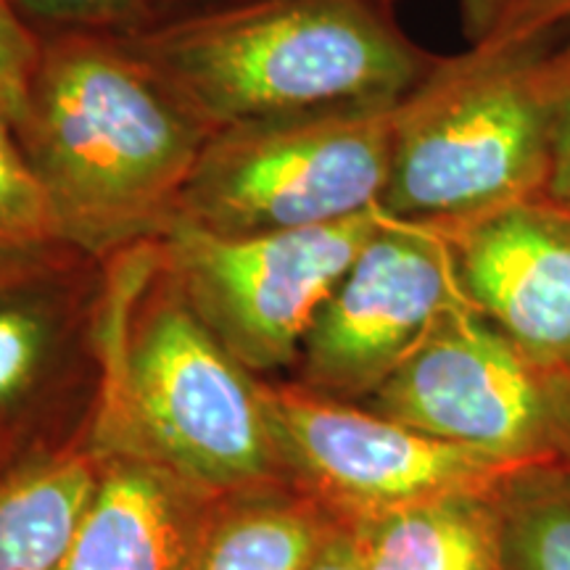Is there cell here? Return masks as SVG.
<instances>
[{
	"label": "cell",
	"mask_w": 570,
	"mask_h": 570,
	"mask_svg": "<svg viewBox=\"0 0 570 570\" xmlns=\"http://www.w3.org/2000/svg\"><path fill=\"white\" fill-rule=\"evenodd\" d=\"M69 248L75 246L63 240L11 119L0 111V275L32 267Z\"/></svg>",
	"instance_id": "e0dca14e"
},
{
	"label": "cell",
	"mask_w": 570,
	"mask_h": 570,
	"mask_svg": "<svg viewBox=\"0 0 570 570\" xmlns=\"http://www.w3.org/2000/svg\"><path fill=\"white\" fill-rule=\"evenodd\" d=\"M367 570H502L489 491H454L346 520Z\"/></svg>",
	"instance_id": "4fadbf2b"
},
{
	"label": "cell",
	"mask_w": 570,
	"mask_h": 570,
	"mask_svg": "<svg viewBox=\"0 0 570 570\" xmlns=\"http://www.w3.org/2000/svg\"><path fill=\"white\" fill-rule=\"evenodd\" d=\"M217 3V0H148V19L167 17V13L196 9V6ZM391 3H399V0H391Z\"/></svg>",
	"instance_id": "603a6c76"
},
{
	"label": "cell",
	"mask_w": 570,
	"mask_h": 570,
	"mask_svg": "<svg viewBox=\"0 0 570 570\" xmlns=\"http://www.w3.org/2000/svg\"><path fill=\"white\" fill-rule=\"evenodd\" d=\"M117 40L209 132L407 98L441 56L391 0H217Z\"/></svg>",
	"instance_id": "6da1fadb"
},
{
	"label": "cell",
	"mask_w": 570,
	"mask_h": 570,
	"mask_svg": "<svg viewBox=\"0 0 570 570\" xmlns=\"http://www.w3.org/2000/svg\"><path fill=\"white\" fill-rule=\"evenodd\" d=\"M468 42L570 38V0H458Z\"/></svg>",
	"instance_id": "ac0fdd59"
},
{
	"label": "cell",
	"mask_w": 570,
	"mask_h": 570,
	"mask_svg": "<svg viewBox=\"0 0 570 570\" xmlns=\"http://www.w3.org/2000/svg\"><path fill=\"white\" fill-rule=\"evenodd\" d=\"M554 42H468L441 56L396 104L389 217L454 230L547 198Z\"/></svg>",
	"instance_id": "277c9868"
},
{
	"label": "cell",
	"mask_w": 570,
	"mask_h": 570,
	"mask_svg": "<svg viewBox=\"0 0 570 570\" xmlns=\"http://www.w3.org/2000/svg\"><path fill=\"white\" fill-rule=\"evenodd\" d=\"M560 458L570 462V373L566 381V417H562V446H560Z\"/></svg>",
	"instance_id": "cb8c5ba5"
},
{
	"label": "cell",
	"mask_w": 570,
	"mask_h": 570,
	"mask_svg": "<svg viewBox=\"0 0 570 570\" xmlns=\"http://www.w3.org/2000/svg\"><path fill=\"white\" fill-rule=\"evenodd\" d=\"M552 77V161L547 202L570 209V38L550 51Z\"/></svg>",
	"instance_id": "44dd1931"
},
{
	"label": "cell",
	"mask_w": 570,
	"mask_h": 570,
	"mask_svg": "<svg viewBox=\"0 0 570 570\" xmlns=\"http://www.w3.org/2000/svg\"><path fill=\"white\" fill-rule=\"evenodd\" d=\"M40 56V35L0 0V111L17 122Z\"/></svg>",
	"instance_id": "ffe728a7"
},
{
	"label": "cell",
	"mask_w": 570,
	"mask_h": 570,
	"mask_svg": "<svg viewBox=\"0 0 570 570\" xmlns=\"http://www.w3.org/2000/svg\"><path fill=\"white\" fill-rule=\"evenodd\" d=\"M265 404L283 479L338 520L489 491L508 473L367 404L320 396L288 377L265 381Z\"/></svg>",
	"instance_id": "30bf717a"
},
{
	"label": "cell",
	"mask_w": 570,
	"mask_h": 570,
	"mask_svg": "<svg viewBox=\"0 0 570 570\" xmlns=\"http://www.w3.org/2000/svg\"><path fill=\"white\" fill-rule=\"evenodd\" d=\"M460 304L470 302L449 235L383 212V223L320 306L288 381L365 404L436 320Z\"/></svg>",
	"instance_id": "9c48e42d"
},
{
	"label": "cell",
	"mask_w": 570,
	"mask_h": 570,
	"mask_svg": "<svg viewBox=\"0 0 570 570\" xmlns=\"http://www.w3.org/2000/svg\"><path fill=\"white\" fill-rule=\"evenodd\" d=\"M109 325V259L69 248L0 275V479L90 444Z\"/></svg>",
	"instance_id": "8992f818"
},
{
	"label": "cell",
	"mask_w": 570,
	"mask_h": 570,
	"mask_svg": "<svg viewBox=\"0 0 570 570\" xmlns=\"http://www.w3.org/2000/svg\"><path fill=\"white\" fill-rule=\"evenodd\" d=\"M306 570H367L346 520H336Z\"/></svg>",
	"instance_id": "7402d4cb"
},
{
	"label": "cell",
	"mask_w": 570,
	"mask_h": 570,
	"mask_svg": "<svg viewBox=\"0 0 570 570\" xmlns=\"http://www.w3.org/2000/svg\"><path fill=\"white\" fill-rule=\"evenodd\" d=\"M288 481L217 497L190 570H306L336 525Z\"/></svg>",
	"instance_id": "5bb4252c"
},
{
	"label": "cell",
	"mask_w": 570,
	"mask_h": 570,
	"mask_svg": "<svg viewBox=\"0 0 570 570\" xmlns=\"http://www.w3.org/2000/svg\"><path fill=\"white\" fill-rule=\"evenodd\" d=\"M17 17L40 35H119L148 21V0H9Z\"/></svg>",
	"instance_id": "d6986e66"
},
{
	"label": "cell",
	"mask_w": 570,
	"mask_h": 570,
	"mask_svg": "<svg viewBox=\"0 0 570 570\" xmlns=\"http://www.w3.org/2000/svg\"><path fill=\"white\" fill-rule=\"evenodd\" d=\"M383 223L370 209L333 225L223 238L173 227L159 248L212 336L262 381L294 373L306 331Z\"/></svg>",
	"instance_id": "52a82bcc"
},
{
	"label": "cell",
	"mask_w": 570,
	"mask_h": 570,
	"mask_svg": "<svg viewBox=\"0 0 570 570\" xmlns=\"http://www.w3.org/2000/svg\"><path fill=\"white\" fill-rule=\"evenodd\" d=\"M13 132L63 240L98 259L169 233L212 135L109 32L42 35Z\"/></svg>",
	"instance_id": "7a4b0ae2"
},
{
	"label": "cell",
	"mask_w": 570,
	"mask_h": 570,
	"mask_svg": "<svg viewBox=\"0 0 570 570\" xmlns=\"http://www.w3.org/2000/svg\"><path fill=\"white\" fill-rule=\"evenodd\" d=\"M568 375L541 367L473 304L444 312L367 407L512 470L560 458Z\"/></svg>",
	"instance_id": "ba28073f"
},
{
	"label": "cell",
	"mask_w": 570,
	"mask_h": 570,
	"mask_svg": "<svg viewBox=\"0 0 570 570\" xmlns=\"http://www.w3.org/2000/svg\"><path fill=\"white\" fill-rule=\"evenodd\" d=\"M502 570H570V462L512 468L491 489Z\"/></svg>",
	"instance_id": "2e32d148"
},
{
	"label": "cell",
	"mask_w": 570,
	"mask_h": 570,
	"mask_svg": "<svg viewBox=\"0 0 570 570\" xmlns=\"http://www.w3.org/2000/svg\"><path fill=\"white\" fill-rule=\"evenodd\" d=\"M444 233L468 302L533 362L568 375L570 209L539 198Z\"/></svg>",
	"instance_id": "8fae6325"
},
{
	"label": "cell",
	"mask_w": 570,
	"mask_h": 570,
	"mask_svg": "<svg viewBox=\"0 0 570 570\" xmlns=\"http://www.w3.org/2000/svg\"><path fill=\"white\" fill-rule=\"evenodd\" d=\"M6 3H9V0H6Z\"/></svg>",
	"instance_id": "d4e9b609"
},
{
	"label": "cell",
	"mask_w": 570,
	"mask_h": 570,
	"mask_svg": "<svg viewBox=\"0 0 570 570\" xmlns=\"http://www.w3.org/2000/svg\"><path fill=\"white\" fill-rule=\"evenodd\" d=\"M101 449L85 444L0 479V570H51L96 489Z\"/></svg>",
	"instance_id": "9a60e30c"
},
{
	"label": "cell",
	"mask_w": 570,
	"mask_h": 570,
	"mask_svg": "<svg viewBox=\"0 0 570 570\" xmlns=\"http://www.w3.org/2000/svg\"><path fill=\"white\" fill-rule=\"evenodd\" d=\"M394 122L396 104L341 106L212 132L173 227L244 238L377 209L391 173Z\"/></svg>",
	"instance_id": "5b68a950"
},
{
	"label": "cell",
	"mask_w": 570,
	"mask_h": 570,
	"mask_svg": "<svg viewBox=\"0 0 570 570\" xmlns=\"http://www.w3.org/2000/svg\"><path fill=\"white\" fill-rule=\"evenodd\" d=\"M109 265V362L92 444L151 460L212 494L285 481L265 381L196 317L159 240Z\"/></svg>",
	"instance_id": "3957f363"
},
{
	"label": "cell",
	"mask_w": 570,
	"mask_h": 570,
	"mask_svg": "<svg viewBox=\"0 0 570 570\" xmlns=\"http://www.w3.org/2000/svg\"><path fill=\"white\" fill-rule=\"evenodd\" d=\"M217 497L138 454L101 449L96 489L51 570H190Z\"/></svg>",
	"instance_id": "7c38bea8"
}]
</instances>
